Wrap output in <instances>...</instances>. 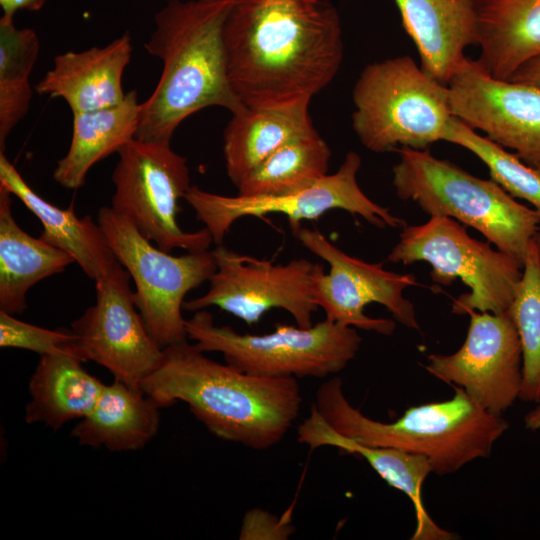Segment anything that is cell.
<instances>
[{
    "mask_svg": "<svg viewBox=\"0 0 540 540\" xmlns=\"http://www.w3.org/2000/svg\"><path fill=\"white\" fill-rule=\"evenodd\" d=\"M224 44L230 84L246 107L312 99L344 54L340 17L328 0H238Z\"/></svg>",
    "mask_w": 540,
    "mask_h": 540,
    "instance_id": "1",
    "label": "cell"
},
{
    "mask_svg": "<svg viewBox=\"0 0 540 540\" xmlns=\"http://www.w3.org/2000/svg\"><path fill=\"white\" fill-rule=\"evenodd\" d=\"M140 389L160 408L178 401L218 438L254 450L278 444L299 416L296 378H266L221 364L187 340L163 348Z\"/></svg>",
    "mask_w": 540,
    "mask_h": 540,
    "instance_id": "2",
    "label": "cell"
},
{
    "mask_svg": "<svg viewBox=\"0 0 540 540\" xmlns=\"http://www.w3.org/2000/svg\"><path fill=\"white\" fill-rule=\"evenodd\" d=\"M238 0L172 1L160 9L144 44L161 60L152 94L140 103L137 139L171 143L192 114L218 106L232 114L246 106L230 84L224 27Z\"/></svg>",
    "mask_w": 540,
    "mask_h": 540,
    "instance_id": "3",
    "label": "cell"
},
{
    "mask_svg": "<svg viewBox=\"0 0 540 540\" xmlns=\"http://www.w3.org/2000/svg\"><path fill=\"white\" fill-rule=\"evenodd\" d=\"M336 432L356 442L426 457L437 475L452 474L487 458L509 423L472 400L460 387L447 400L408 408L392 422L364 415L346 398L342 379L332 377L315 393L313 403Z\"/></svg>",
    "mask_w": 540,
    "mask_h": 540,
    "instance_id": "4",
    "label": "cell"
},
{
    "mask_svg": "<svg viewBox=\"0 0 540 540\" xmlns=\"http://www.w3.org/2000/svg\"><path fill=\"white\" fill-rule=\"evenodd\" d=\"M392 184L402 200L430 216L450 217L480 232L522 265L539 232L540 216L492 179L476 177L428 149L399 147Z\"/></svg>",
    "mask_w": 540,
    "mask_h": 540,
    "instance_id": "5",
    "label": "cell"
},
{
    "mask_svg": "<svg viewBox=\"0 0 540 540\" xmlns=\"http://www.w3.org/2000/svg\"><path fill=\"white\" fill-rule=\"evenodd\" d=\"M352 128L376 153L444 141L454 115L444 84L408 55L368 64L352 92Z\"/></svg>",
    "mask_w": 540,
    "mask_h": 540,
    "instance_id": "6",
    "label": "cell"
},
{
    "mask_svg": "<svg viewBox=\"0 0 540 540\" xmlns=\"http://www.w3.org/2000/svg\"><path fill=\"white\" fill-rule=\"evenodd\" d=\"M187 336L203 352H218L225 363L266 378H324L357 355L362 342L356 328L323 320L302 328L277 324L266 334L239 333L217 325L205 309L186 320Z\"/></svg>",
    "mask_w": 540,
    "mask_h": 540,
    "instance_id": "7",
    "label": "cell"
},
{
    "mask_svg": "<svg viewBox=\"0 0 540 540\" xmlns=\"http://www.w3.org/2000/svg\"><path fill=\"white\" fill-rule=\"evenodd\" d=\"M387 259L403 265L427 262L432 281L442 286L459 278L470 291L453 301L452 312L458 315L508 311L523 272L513 256L472 238L456 220L441 215L406 225Z\"/></svg>",
    "mask_w": 540,
    "mask_h": 540,
    "instance_id": "8",
    "label": "cell"
},
{
    "mask_svg": "<svg viewBox=\"0 0 540 540\" xmlns=\"http://www.w3.org/2000/svg\"><path fill=\"white\" fill-rule=\"evenodd\" d=\"M97 222L135 284L134 302L153 338L162 348L186 341L185 296L215 272L212 250L173 256L107 206L100 208Z\"/></svg>",
    "mask_w": 540,
    "mask_h": 540,
    "instance_id": "9",
    "label": "cell"
},
{
    "mask_svg": "<svg viewBox=\"0 0 540 540\" xmlns=\"http://www.w3.org/2000/svg\"><path fill=\"white\" fill-rule=\"evenodd\" d=\"M118 155L112 174L115 191L111 208L166 252L208 250L213 240L206 228L187 232L177 221L179 201L191 187L186 158L176 153L171 143L137 138Z\"/></svg>",
    "mask_w": 540,
    "mask_h": 540,
    "instance_id": "10",
    "label": "cell"
},
{
    "mask_svg": "<svg viewBox=\"0 0 540 540\" xmlns=\"http://www.w3.org/2000/svg\"><path fill=\"white\" fill-rule=\"evenodd\" d=\"M361 157L354 151L346 154L334 174H327L296 191L263 197L225 196L191 186L184 200L195 211L210 233L213 243L222 244L235 221L242 217H263L279 213L288 218L293 234L301 221L314 220L334 209L345 210L364 218L378 228H404L405 220L390 209L371 200L360 188L357 173Z\"/></svg>",
    "mask_w": 540,
    "mask_h": 540,
    "instance_id": "11",
    "label": "cell"
},
{
    "mask_svg": "<svg viewBox=\"0 0 540 540\" xmlns=\"http://www.w3.org/2000/svg\"><path fill=\"white\" fill-rule=\"evenodd\" d=\"M305 248L327 262L329 273L318 265L313 277V297L327 320L381 335H391V319L372 318L365 307L378 303L403 326L419 330L414 305L404 297L406 288L417 285L413 274L388 271L384 263H368L348 255L317 229L301 227L294 234Z\"/></svg>",
    "mask_w": 540,
    "mask_h": 540,
    "instance_id": "12",
    "label": "cell"
},
{
    "mask_svg": "<svg viewBox=\"0 0 540 540\" xmlns=\"http://www.w3.org/2000/svg\"><path fill=\"white\" fill-rule=\"evenodd\" d=\"M212 252L216 270L209 288L204 295L185 301L183 310L196 312L215 306L253 325L278 308L287 311L299 327L313 325V314L319 309L312 291L318 263L302 258L274 264L223 244Z\"/></svg>",
    "mask_w": 540,
    "mask_h": 540,
    "instance_id": "13",
    "label": "cell"
},
{
    "mask_svg": "<svg viewBox=\"0 0 540 540\" xmlns=\"http://www.w3.org/2000/svg\"><path fill=\"white\" fill-rule=\"evenodd\" d=\"M130 279L117 263L96 280V302L71 323V330L84 362L94 361L115 380L141 390V382L159 364L163 348L135 305Z\"/></svg>",
    "mask_w": 540,
    "mask_h": 540,
    "instance_id": "14",
    "label": "cell"
},
{
    "mask_svg": "<svg viewBox=\"0 0 540 540\" xmlns=\"http://www.w3.org/2000/svg\"><path fill=\"white\" fill-rule=\"evenodd\" d=\"M466 339L454 353L431 354L425 369L435 378L462 388L486 411L502 416L522 386V349L508 311L471 310Z\"/></svg>",
    "mask_w": 540,
    "mask_h": 540,
    "instance_id": "15",
    "label": "cell"
},
{
    "mask_svg": "<svg viewBox=\"0 0 540 540\" xmlns=\"http://www.w3.org/2000/svg\"><path fill=\"white\" fill-rule=\"evenodd\" d=\"M447 87L454 116L540 169V88L494 77L468 57Z\"/></svg>",
    "mask_w": 540,
    "mask_h": 540,
    "instance_id": "16",
    "label": "cell"
},
{
    "mask_svg": "<svg viewBox=\"0 0 540 540\" xmlns=\"http://www.w3.org/2000/svg\"><path fill=\"white\" fill-rule=\"evenodd\" d=\"M132 50L130 34L125 32L104 47L58 54L34 89L40 95L62 98L73 114L117 105L126 96L122 78Z\"/></svg>",
    "mask_w": 540,
    "mask_h": 540,
    "instance_id": "17",
    "label": "cell"
},
{
    "mask_svg": "<svg viewBox=\"0 0 540 540\" xmlns=\"http://www.w3.org/2000/svg\"><path fill=\"white\" fill-rule=\"evenodd\" d=\"M420 66L447 84L478 42L477 0H395Z\"/></svg>",
    "mask_w": 540,
    "mask_h": 540,
    "instance_id": "18",
    "label": "cell"
},
{
    "mask_svg": "<svg viewBox=\"0 0 540 540\" xmlns=\"http://www.w3.org/2000/svg\"><path fill=\"white\" fill-rule=\"evenodd\" d=\"M297 440L310 450L332 446L364 458L389 486L411 500L416 520L412 540L455 538L452 532L435 523L424 506L422 487L427 476L432 473L431 463L426 457L394 448L369 446L344 437L328 425L313 404L309 415L298 426Z\"/></svg>",
    "mask_w": 540,
    "mask_h": 540,
    "instance_id": "19",
    "label": "cell"
},
{
    "mask_svg": "<svg viewBox=\"0 0 540 540\" xmlns=\"http://www.w3.org/2000/svg\"><path fill=\"white\" fill-rule=\"evenodd\" d=\"M0 185L17 197L41 222L40 238L70 254L75 263L96 281L118 262L104 232L90 216L79 218L73 205L62 209L37 194L0 152Z\"/></svg>",
    "mask_w": 540,
    "mask_h": 540,
    "instance_id": "20",
    "label": "cell"
},
{
    "mask_svg": "<svg viewBox=\"0 0 540 540\" xmlns=\"http://www.w3.org/2000/svg\"><path fill=\"white\" fill-rule=\"evenodd\" d=\"M310 101L245 107L232 114L223 134V154L227 175L235 186L275 150L316 130L309 114Z\"/></svg>",
    "mask_w": 540,
    "mask_h": 540,
    "instance_id": "21",
    "label": "cell"
},
{
    "mask_svg": "<svg viewBox=\"0 0 540 540\" xmlns=\"http://www.w3.org/2000/svg\"><path fill=\"white\" fill-rule=\"evenodd\" d=\"M75 263L65 251L25 232L12 213V194L0 185V311L21 314L39 281Z\"/></svg>",
    "mask_w": 540,
    "mask_h": 540,
    "instance_id": "22",
    "label": "cell"
},
{
    "mask_svg": "<svg viewBox=\"0 0 540 540\" xmlns=\"http://www.w3.org/2000/svg\"><path fill=\"white\" fill-rule=\"evenodd\" d=\"M159 408L141 390L114 379L105 384L93 409L72 429L71 435L84 446L138 450L157 434Z\"/></svg>",
    "mask_w": 540,
    "mask_h": 540,
    "instance_id": "23",
    "label": "cell"
},
{
    "mask_svg": "<svg viewBox=\"0 0 540 540\" xmlns=\"http://www.w3.org/2000/svg\"><path fill=\"white\" fill-rule=\"evenodd\" d=\"M71 353L42 355L29 381L28 424L42 423L56 431L73 419L87 416L105 384L89 374Z\"/></svg>",
    "mask_w": 540,
    "mask_h": 540,
    "instance_id": "24",
    "label": "cell"
},
{
    "mask_svg": "<svg viewBox=\"0 0 540 540\" xmlns=\"http://www.w3.org/2000/svg\"><path fill=\"white\" fill-rule=\"evenodd\" d=\"M479 63L508 79L540 54V0H477Z\"/></svg>",
    "mask_w": 540,
    "mask_h": 540,
    "instance_id": "25",
    "label": "cell"
},
{
    "mask_svg": "<svg viewBox=\"0 0 540 540\" xmlns=\"http://www.w3.org/2000/svg\"><path fill=\"white\" fill-rule=\"evenodd\" d=\"M140 103L136 90L126 92L114 106L73 114V130L66 155L57 162L53 179L61 186L77 190L87 173L99 161L118 153L136 137Z\"/></svg>",
    "mask_w": 540,
    "mask_h": 540,
    "instance_id": "26",
    "label": "cell"
},
{
    "mask_svg": "<svg viewBox=\"0 0 540 540\" xmlns=\"http://www.w3.org/2000/svg\"><path fill=\"white\" fill-rule=\"evenodd\" d=\"M331 150L316 130L270 154L236 186L243 197L279 196L327 175Z\"/></svg>",
    "mask_w": 540,
    "mask_h": 540,
    "instance_id": "27",
    "label": "cell"
},
{
    "mask_svg": "<svg viewBox=\"0 0 540 540\" xmlns=\"http://www.w3.org/2000/svg\"><path fill=\"white\" fill-rule=\"evenodd\" d=\"M40 42L31 28H17L14 19L0 18V152L7 137L26 116L32 99L30 74Z\"/></svg>",
    "mask_w": 540,
    "mask_h": 540,
    "instance_id": "28",
    "label": "cell"
},
{
    "mask_svg": "<svg viewBox=\"0 0 540 540\" xmlns=\"http://www.w3.org/2000/svg\"><path fill=\"white\" fill-rule=\"evenodd\" d=\"M521 343L522 386L519 400L540 404V261L531 242L522 277L508 309Z\"/></svg>",
    "mask_w": 540,
    "mask_h": 540,
    "instance_id": "29",
    "label": "cell"
},
{
    "mask_svg": "<svg viewBox=\"0 0 540 540\" xmlns=\"http://www.w3.org/2000/svg\"><path fill=\"white\" fill-rule=\"evenodd\" d=\"M475 154L488 168L491 179L514 198L527 201L540 216V169L515 153L479 135L454 116L444 139Z\"/></svg>",
    "mask_w": 540,
    "mask_h": 540,
    "instance_id": "30",
    "label": "cell"
},
{
    "mask_svg": "<svg viewBox=\"0 0 540 540\" xmlns=\"http://www.w3.org/2000/svg\"><path fill=\"white\" fill-rule=\"evenodd\" d=\"M76 342L77 337L72 330L42 328L0 311V346L2 348L25 349L41 356L71 353L81 359Z\"/></svg>",
    "mask_w": 540,
    "mask_h": 540,
    "instance_id": "31",
    "label": "cell"
},
{
    "mask_svg": "<svg viewBox=\"0 0 540 540\" xmlns=\"http://www.w3.org/2000/svg\"><path fill=\"white\" fill-rule=\"evenodd\" d=\"M293 533L292 526L284 518L253 509L244 516L240 539H287Z\"/></svg>",
    "mask_w": 540,
    "mask_h": 540,
    "instance_id": "32",
    "label": "cell"
},
{
    "mask_svg": "<svg viewBox=\"0 0 540 540\" xmlns=\"http://www.w3.org/2000/svg\"><path fill=\"white\" fill-rule=\"evenodd\" d=\"M530 84L540 88V54H537L523 64L507 79Z\"/></svg>",
    "mask_w": 540,
    "mask_h": 540,
    "instance_id": "33",
    "label": "cell"
},
{
    "mask_svg": "<svg viewBox=\"0 0 540 540\" xmlns=\"http://www.w3.org/2000/svg\"><path fill=\"white\" fill-rule=\"evenodd\" d=\"M48 0H0L2 17L14 19V15L19 10L30 12L39 11Z\"/></svg>",
    "mask_w": 540,
    "mask_h": 540,
    "instance_id": "34",
    "label": "cell"
},
{
    "mask_svg": "<svg viewBox=\"0 0 540 540\" xmlns=\"http://www.w3.org/2000/svg\"><path fill=\"white\" fill-rule=\"evenodd\" d=\"M524 425L530 431L540 430V404H537L525 415Z\"/></svg>",
    "mask_w": 540,
    "mask_h": 540,
    "instance_id": "35",
    "label": "cell"
},
{
    "mask_svg": "<svg viewBox=\"0 0 540 540\" xmlns=\"http://www.w3.org/2000/svg\"><path fill=\"white\" fill-rule=\"evenodd\" d=\"M534 242H535V245H536L538 258H539V261H540V232H538V234L535 236Z\"/></svg>",
    "mask_w": 540,
    "mask_h": 540,
    "instance_id": "36",
    "label": "cell"
},
{
    "mask_svg": "<svg viewBox=\"0 0 540 540\" xmlns=\"http://www.w3.org/2000/svg\"><path fill=\"white\" fill-rule=\"evenodd\" d=\"M167 2H172V1H211V0H166Z\"/></svg>",
    "mask_w": 540,
    "mask_h": 540,
    "instance_id": "37",
    "label": "cell"
}]
</instances>
